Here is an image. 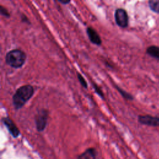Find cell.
Segmentation results:
<instances>
[{"label": "cell", "instance_id": "6da1fadb", "mask_svg": "<svg viewBox=\"0 0 159 159\" xmlns=\"http://www.w3.org/2000/svg\"><path fill=\"white\" fill-rule=\"evenodd\" d=\"M34 88L30 84H25L17 89L12 96V104L16 110L21 109L33 96Z\"/></svg>", "mask_w": 159, "mask_h": 159}, {"label": "cell", "instance_id": "7a4b0ae2", "mask_svg": "<svg viewBox=\"0 0 159 159\" xmlns=\"http://www.w3.org/2000/svg\"><path fill=\"white\" fill-rule=\"evenodd\" d=\"M26 59V53L20 49H12L9 51L5 56L6 63L16 69L21 68L24 65Z\"/></svg>", "mask_w": 159, "mask_h": 159}, {"label": "cell", "instance_id": "3957f363", "mask_svg": "<svg viewBox=\"0 0 159 159\" xmlns=\"http://www.w3.org/2000/svg\"><path fill=\"white\" fill-rule=\"evenodd\" d=\"M48 117V111L46 109H40L35 116L36 129L39 132L43 131L47 125Z\"/></svg>", "mask_w": 159, "mask_h": 159}, {"label": "cell", "instance_id": "277c9868", "mask_svg": "<svg viewBox=\"0 0 159 159\" xmlns=\"http://www.w3.org/2000/svg\"><path fill=\"white\" fill-rule=\"evenodd\" d=\"M114 19L116 24L121 27L125 28L129 24V16L127 11L123 8H117L114 12Z\"/></svg>", "mask_w": 159, "mask_h": 159}, {"label": "cell", "instance_id": "5b68a950", "mask_svg": "<svg viewBox=\"0 0 159 159\" xmlns=\"http://www.w3.org/2000/svg\"><path fill=\"white\" fill-rule=\"evenodd\" d=\"M2 122L7 129L9 133L14 137L16 138L19 135V130L11 118H9V117H4L2 119Z\"/></svg>", "mask_w": 159, "mask_h": 159}, {"label": "cell", "instance_id": "8992f818", "mask_svg": "<svg viewBox=\"0 0 159 159\" xmlns=\"http://www.w3.org/2000/svg\"><path fill=\"white\" fill-rule=\"evenodd\" d=\"M139 122L143 125L150 126H159V117H153L149 115L139 116Z\"/></svg>", "mask_w": 159, "mask_h": 159}, {"label": "cell", "instance_id": "52a82bcc", "mask_svg": "<svg viewBox=\"0 0 159 159\" xmlns=\"http://www.w3.org/2000/svg\"><path fill=\"white\" fill-rule=\"evenodd\" d=\"M86 34L89 38V40L92 43L98 46L101 45L102 40L101 37L94 28L90 26L86 28Z\"/></svg>", "mask_w": 159, "mask_h": 159}, {"label": "cell", "instance_id": "ba28073f", "mask_svg": "<svg viewBox=\"0 0 159 159\" xmlns=\"http://www.w3.org/2000/svg\"><path fill=\"white\" fill-rule=\"evenodd\" d=\"M78 159H96L95 150L93 148H89L80 155Z\"/></svg>", "mask_w": 159, "mask_h": 159}, {"label": "cell", "instance_id": "9c48e42d", "mask_svg": "<svg viewBox=\"0 0 159 159\" xmlns=\"http://www.w3.org/2000/svg\"><path fill=\"white\" fill-rule=\"evenodd\" d=\"M147 53L150 56L159 60V47L157 46H150L147 48Z\"/></svg>", "mask_w": 159, "mask_h": 159}, {"label": "cell", "instance_id": "30bf717a", "mask_svg": "<svg viewBox=\"0 0 159 159\" xmlns=\"http://www.w3.org/2000/svg\"><path fill=\"white\" fill-rule=\"evenodd\" d=\"M148 6L152 11L159 14V0L149 1Z\"/></svg>", "mask_w": 159, "mask_h": 159}, {"label": "cell", "instance_id": "8fae6325", "mask_svg": "<svg viewBox=\"0 0 159 159\" xmlns=\"http://www.w3.org/2000/svg\"><path fill=\"white\" fill-rule=\"evenodd\" d=\"M115 87H116V88L117 89V90L118 91V92L121 94V96H122L124 98L126 99L127 100H133L134 98H133V96H132L130 94L126 92L125 90L122 89L121 88H120L119 86H117L116 84H115Z\"/></svg>", "mask_w": 159, "mask_h": 159}, {"label": "cell", "instance_id": "7c38bea8", "mask_svg": "<svg viewBox=\"0 0 159 159\" xmlns=\"http://www.w3.org/2000/svg\"><path fill=\"white\" fill-rule=\"evenodd\" d=\"M92 86L94 88V90L95 91V93L103 100H104V94L101 89V88L98 86L95 83H92Z\"/></svg>", "mask_w": 159, "mask_h": 159}, {"label": "cell", "instance_id": "4fadbf2b", "mask_svg": "<svg viewBox=\"0 0 159 159\" xmlns=\"http://www.w3.org/2000/svg\"><path fill=\"white\" fill-rule=\"evenodd\" d=\"M77 78L78 80L80 82V83L81 84V85L84 88H88V83L86 82V81L85 80V79L84 78V77L81 75V74L77 73Z\"/></svg>", "mask_w": 159, "mask_h": 159}, {"label": "cell", "instance_id": "5bb4252c", "mask_svg": "<svg viewBox=\"0 0 159 159\" xmlns=\"http://www.w3.org/2000/svg\"><path fill=\"white\" fill-rule=\"evenodd\" d=\"M0 14L1 16L9 18L10 17V14L8 12V11L7 10V9H6L4 6H2V5H0Z\"/></svg>", "mask_w": 159, "mask_h": 159}, {"label": "cell", "instance_id": "9a60e30c", "mask_svg": "<svg viewBox=\"0 0 159 159\" xmlns=\"http://www.w3.org/2000/svg\"><path fill=\"white\" fill-rule=\"evenodd\" d=\"M21 20H22V22H25V23H27V24H30V22H29V19L27 17V16H25V15H24V14H22V16H21Z\"/></svg>", "mask_w": 159, "mask_h": 159}, {"label": "cell", "instance_id": "2e32d148", "mask_svg": "<svg viewBox=\"0 0 159 159\" xmlns=\"http://www.w3.org/2000/svg\"><path fill=\"white\" fill-rule=\"evenodd\" d=\"M59 2H60L61 4H63V5H66V4H68L70 2V1H62V0H59L58 1Z\"/></svg>", "mask_w": 159, "mask_h": 159}]
</instances>
